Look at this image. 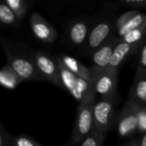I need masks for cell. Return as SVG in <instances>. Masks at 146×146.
<instances>
[{"label":"cell","instance_id":"7","mask_svg":"<svg viewBox=\"0 0 146 146\" xmlns=\"http://www.w3.org/2000/svg\"><path fill=\"white\" fill-rule=\"evenodd\" d=\"M35 56L38 69L44 80L49 81L60 88H63L57 56H54L43 50H36Z\"/></svg>","mask_w":146,"mask_h":146},{"label":"cell","instance_id":"15","mask_svg":"<svg viewBox=\"0 0 146 146\" xmlns=\"http://www.w3.org/2000/svg\"><path fill=\"white\" fill-rule=\"evenodd\" d=\"M23 80L8 62L0 70V85L9 90H15Z\"/></svg>","mask_w":146,"mask_h":146},{"label":"cell","instance_id":"3","mask_svg":"<svg viewBox=\"0 0 146 146\" xmlns=\"http://www.w3.org/2000/svg\"><path fill=\"white\" fill-rule=\"evenodd\" d=\"M96 99L80 103L68 145H79L94 127L93 107Z\"/></svg>","mask_w":146,"mask_h":146},{"label":"cell","instance_id":"11","mask_svg":"<svg viewBox=\"0 0 146 146\" xmlns=\"http://www.w3.org/2000/svg\"><path fill=\"white\" fill-rule=\"evenodd\" d=\"M120 41V38L113 33L105 42H104L98 48H97L92 54V60L93 65L98 67H109L110 62L114 53L115 48Z\"/></svg>","mask_w":146,"mask_h":146},{"label":"cell","instance_id":"5","mask_svg":"<svg viewBox=\"0 0 146 146\" xmlns=\"http://www.w3.org/2000/svg\"><path fill=\"white\" fill-rule=\"evenodd\" d=\"M117 115L115 98H101L93 107L94 127L108 133L116 123Z\"/></svg>","mask_w":146,"mask_h":146},{"label":"cell","instance_id":"26","mask_svg":"<svg viewBox=\"0 0 146 146\" xmlns=\"http://www.w3.org/2000/svg\"><path fill=\"white\" fill-rule=\"evenodd\" d=\"M139 138H130L127 139V141L123 143V145L129 146H146V133L140 134Z\"/></svg>","mask_w":146,"mask_h":146},{"label":"cell","instance_id":"20","mask_svg":"<svg viewBox=\"0 0 146 146\" xmlns=\"http://www.w3.org/2000/svg\"><path fill=\"white\" fill-rule=\"evenodd\" d=\"M22 21L31 5L30 0H4Z\"/></svg>","mask_w":146,"mask_h":146},{"label":"cell","instance_id":"18","mask_svg":"<svg viewBox=\"0 0 146 146\" xmlns=\"http://www.w3.org/2000/svg\"><path fill=\"white\" fill-rule=\"evenodd\" d=\"M108 133L93 127L79 145L80 146H102Z\"/></svg>","mask_w":146,"mask_h":146},{"label":"cell","instance_id":"13","mask_svg":"<svg viewBox=\"0 0 146 146\" xmlns=\"http://www.w3.org/2000/svg\"><path fill=\"white\" fill-rule=\"evenodd\" d=\"M128 98L139 104L146 105V72L137 69Z\"/></svg>","mask_w":146,"mask_h":146},{"label":"cell","instance_id":"16","mask_svg":"<svg viewBox=\"0 0 146 146\" xmlns=\"http://www.w3.org/2000/svg\"><path fill=\"white\" fill-rule=\"evenodd\" d=\"M0 21L2 25L13 28H19L21 25V21L4 0H0Z\"/></svg>","mask_w":146,"mask_h":146},{"label":"cell","instance_id":"17","mask_svg":"<svg viewBox=\"0 0 146 146\" xmlns=\"http://www.w3.org/2000/svg\"><path fill=\"white\" fill-rule=\"evenodd\" d=\"M145 23H146V15L138 11L123 26H121L119 29L115 30V34L119 38H121L122 36L127 34L128 32L144 25Z\"/></svg>","mask_w":146,"mask_h":146},{"label":"cell","instance_id":"6","mask_svg":"<svg viewBox=\"0 0 146 146\" xmlns=\"http://www.w3.org/2000/svg\"><path fill=\"white\" fill-rule=\"evenodd\" d=\"M116 128L121 139H130L138 133L136 103L128 98L116 118Z\"/></svg>","mask_w":146,"mask_h":146},{"label":"cell","instance_id":"4","mask_svg":"<svg viewBox=\"0 0 146 146\" xmlns=\"http://www.w3.org/2000/svg\"><path fill=\"white\" fill-rule=\"evenodd\" d=\"M92 76V84L98 95L101 98H116L118 84V70L111 67L90 68Z\"/></svg>","mask_w":146,"mask_h":146},{"label":"cell","instance_id":"25","mask_svg":"<svg viewBox=\"0 0 146 146\" xmlns=\"http://www.w3.org/2000/svg\"><path fill=\"white\" fill-rule=\"evenodd\" d=\"M13 135H11L3 125H1L0 129V145L1 146H13Z\"/></svg>","mask_w":146,"mask_h":146},{"label":"cell","instance_id":"19","mask_svg":"<svg viewBox=\"0 0 146 146\" xmlns=\"http://www.w3.org/2000/svg\"><path fill=\"white\" fill-rule=\"evenodd\" d=\"M146 38V23L128 32L127 34L120 38L122 41L130 44L141 45Z\"/></svg>","mask_w":146,"mask_h":146},{"label":"cell","instance_id":"21","mask_svg":"<svg viewBox=\"0 0 146 146\" xmlns=\"http://www.w3.org/2000/svg\"><path fill=\"white\" fill-rule=\"evenodd\" d=\"M138 116V133L143 134L146 133V105L136 103Z\"/></svg>","mask_w":146,"mask_h":146},{"label":"cell","instance_id":"24","mask_svg":"<svg viewBox=\"0 0 146 146\" xmlns=\"http://www.w3.org/2000/svg\"><path fill=\"white\" fill-rule=\"evenodd\" d=\"M138 12V10L136 9H131L128 10L123 14H121L115 21V31L119 29L121 26H123L130 18H132L136 13Z\"/></svg>","mask_w":146,"mask_h":146},{"label":"cell","instance_id":"14","mask_svg":"<svg viewBox=\"0 0 146 146\" xmlns=\"http://www.w3.org/2000/svg\"><path fill=\"white\" fill-rule=\"evenodd\" d=\"M61 61L63 62V64L74 74L78 75L80 78H83L88 81L92 82V76L91 69L86 67L84 64H82L80 62H79L76 58L70 56L68 55L62 54L58 56Z\"/></svg>","mask_w":146,"mask_h":146},{"label":"cell","instance_id":"23","mask_svg":"<svg viewBox=\"0 0 146 146\" xmlns=\"http://www.w3.org/2000/svg\"><path fill=\"white\" fill-rule=\"evenodd\" d=\"M137 69L146 72V38L139 49V61Z\"/></svg>","mask_w":146,"mask_h":146},{"label":"cell","instance_id":"8","mask_svg":"<svg viewBox=\"0 0 146 146\" xmlns=\"http://www.w3.org/2000/svg\"><path fill=\"white\" fill-rule=\"evenodd\" d=\"M115 31V21L110 19H104L92 26L88 38L81 47L85 55H91L97 48L105 42Z\"/></svg>","mask_w":146,"mask_h":146},{"label":"cell","instance_id":"27","mask_svg":"<svg viewBox=\"0 0 146 146\" xmlns=\"http://www.w3.org/2000/svg\"><path fill=\"white\" fill-rule=\"evenodd\" d=\"M124 5L133 8H146V0H115Z\"/></svg>","mask_w":146,"mask_h":146},{"label":"cell","instance_id":"12","mask_svg":"<svg viewBox=\"0 0 146 146\" xmlns=\"http://www.w3.org/2000/svg\"><path fill=\"white\" fill-rule=\"evenodd\" d=\"M139 47L140 45L130 44L128 43L122 41L120 38V41L117 44L116 47L115 48L114 53L112 55V57L110 62V67L116 70H119V68L121 67V65L128 57H130L132 55L139 51Z\"/></svg>","mask_w":146,"mask_h":146},{"label":"cell","instance_id":"28","mask_svg":"<svg viewBox=\"0 0 146 146\" xmlns=\"http://www.w3.org/2000/svg\"><path fill=\"white\" fill-rule=\"evenodd\" d=\"M71 1H76L77 2V1H84V0H71Z\"/></svg>","mask_w":146,"mask_h":146},{"label":"cell","instance_id":"9","mask_svg":"<svg viewBox=\"0 0 146 146\" xmlns=\"http://www.w3.org/2000/svg\"><path fill=\"white\" fill-rule=\"evenodd\" d=\"M30 27L33 35L46 44H51L58 38L56 29L37 11L30 17Z\"/></svg>","mask_w":146,"mask_h":146},{"label":"cell","instance_id":"22","mask_svg":"<svg viewBox=\"0 0 146 146\" xmlns=\"http://www.w3.org/2000/svg\"><path fill=\"white\" fill-rule=\"evenodd\" d=\"M13 146H43V145L27 134H19L14 137Z\"/></svg>","mask_w":146,"mask_h":146},{"label":"cell","instance_id":"2","mask_svg":"<svg viewBox=\"0 0 146 146\" xmlns=\"http://www.w3.org/2000/svg\"><path fill=\"white\" fill-rule=\"evenodd\" d=\"M62 86L79 103L96 99L97 92L93 84L71 72L57 56Z\"/></svg>","mask_w":146,"mask_h":146},{"label":"cell","instance_id":"1","mask_svg":"<svg viewBox=\"0 0 146 146\" xmlns=\"http://www.w3.org/2000/svg\"><path fill=\"white\" fill-rule=\"evenodd\" d=\"M0 44L8 63L14 68L23 81L44 80L37 67L36 51L29 45L4 37H1Z\"/></svg>","mask_w":146,"mask_h":146},{"label":"cell","instance_id":"10","mask_svg":"<svg viewBox=\"0 0 146 146\" xmlns=\"http://www.w3.org/2000/svg\"><path fill=\"white\" fill-rule=\"evenodd\" d=\"M92 21L87 18H80L72 22L66 31L65 39L71 47H82L92 28Z\"/></svg>","mask_w":146,"mask_h":146}]
</instances>
